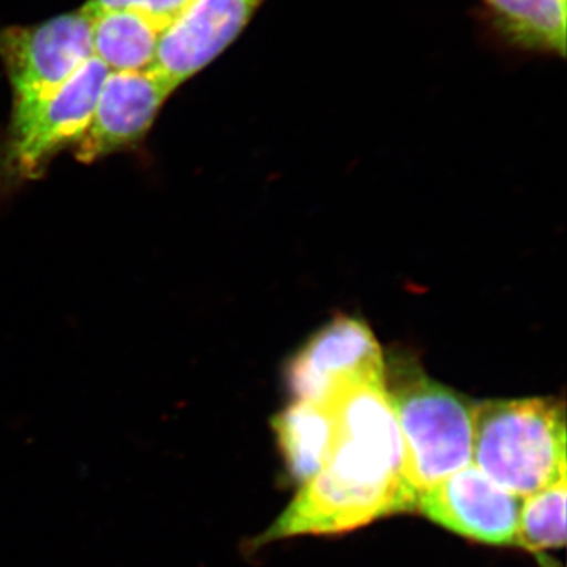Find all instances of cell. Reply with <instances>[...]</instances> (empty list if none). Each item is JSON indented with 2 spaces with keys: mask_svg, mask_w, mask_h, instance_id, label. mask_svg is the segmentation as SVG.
I'll return each mask as SVG.
<instances>
[{
  "mask_svg": "<svg viewBox=\"0 0 567 567\" xmlns=\"http://www.w3.org/2000/svg\"><path fill=\"white\" fill-rule=\"evenodd\" d=\"M327 406L334 417L327 465L257 537V546L286 537L338 535L416 511L402 475L404 443L386 380L352 388Z\"/></svg>",
  "mask_w": 567,
  "mask_h": 567,
  "instance_id": "cell-1",
  "label": "cell"
},
{
  "mask_svg": "<svg viewBox=\"0 0 567 567\" xmlns=\"http://www.w3.org/2000/svg\"><path fill=\"white\" fill-rule=\"evenodd\" d=\"M472 464L522 499L566 480L565 405L555 399L475 405Z\"/></svg>",
  "mask_w": 567,
  "mask_h": 567,
  "instance_id": "cell-2",
  "label": "cell"
},
{
  "mask_svg": "<svg viewBox=\"0 0 567 567\" xmlns=\"http://www.w3.org/2000/svg\"><path fill=\"white\" fill-rule=\"evenodd\" d=\"M402 443L405 486L423 494L472 464L473 409L468 399L413 368H399L388 386Z\"/></svg>",
  "mask_w": 567,
  "mask_h": 567,
  "instance_id": "cell-3",
  "label": "cell"
},
{
  "mask_svg": "<svg viewBox=\"0 0 567 567\" xmlns=\"http://www.w3.org/2000/svg\"><path fill=\"white\" fill-rule=\"evenodd\" d=\"M92 58V18L82 9L2 29L0 59L13 89V122L51 99Z\"/></svg>",
  "mask_w": 567,
  "mask_h": 567,
  "instance_id": "cell-4",
  "label": "cell"
},
{
  "mask_svg": "<svg viewBox=\"0 0 567 567\" xmlns=\"http://www.w3.org/2000/svg\"><path fill=\"white\" fill-rule=\"evenodd\" d=\"M286 379L295 401L327 406L352 388L385 382V361L363 320L339 316L295 353Z\"/></svg>",
  "mask_w": 567,
  "mask_h": 567,
  "instance_id": "cell-5",
  "label": "cell"
},
{
  "mask_svg": "<svg viewBox=\"0 0 567 567\" xmlns=\"http://www.w3.org/2000/svg\"><path fill=\"white\" fill-rule=\"evenodd\" d=\"M522 498L498 486L475 464L464 466L417 496L416 511L477 543H516Z\"/></svg>",
  "mask_w": 567,
  "mask_h": 567,
  "instance_id": "cell-6",
  "label": "cell"
},
{
  "mask_svg": "<svg viewBox=\"0 0 567 567\" xmlns=\"http://www.w3.org/2000/svg\"><path fill=\"white\" fill-rule=\"evenodd\" d=\"M265 0H192L164 29L152 70L174 89L238 39Z\"/></svg>",
  "mask_w": 567,
  "mask_h": 567,
  "instance_id": "cell-7",
  "label": "cell"
},
{
  "mask_svg": "<svg viewBox=\"0 0 567 567\" xmlns=\"http://www.w3.org/2000/svg\"><path fill=\"white\" fill-rule=\"evenodd\" d=\"M107 73V66L93 55L51 99L13 122L11 162L18 169L37 173L52 155L82 140Z\"/></svg>",
  "mask_w": 567,
  "mask_h": 567,
  "instance_id": "cell-8",
  "label": "cell"
},
{
  "mask_svg": "<svg viewBox=\"0 0 567 567\" xmlns=\"http://www.w3.org/2000/svg\"><path fill=\"white\" fill-rule=\"evenodd\" d=\"M175 89L152 69L110 71L87 132L78 142V159L92 163L132 147L152 128Z\"/></svg>",
  "mask_w": 567,
  "mask_h": 567,
  "instance_id": "cell-9",
  "label": "cell"
},
{
  "mask_svg": "<svg viewBox=\"0 0 567 567\" xmlns=\"http://www.w3.org/2000/svg\"><path fill=\"white\" fill-rule=\"evenodd\" d=\"M496 39L529 54L566 58V0H480Z\"/></svg>",
  "mask_w": 567,
  "mask_h": 567,
  "instance_id": "cell-10",
  "label": "cell"
},
{
  "mask_svg": "<svg viewBox=\"0 0 567 567\" xmlns=\"http://www.w3.org/2000/svg\"><path fill=\"white\" fill-rule=\"evenodd\" d=\"M89 17L92 18L93 55L107 70L152 69L159 39L169 22L130 7L100 10Z\"/></svg>",
  "mask_w": 567,
  "mask_h": 567,
  "instance_id": "cell-11",
  "label": "cell"
},
{
  "mask_svg": "<svg viewBox=\"0 0 567 567\" xmlns=\"http://www.w3.org/2000/svg\"><path fill=\"white\" fill-rule=\"evenodd\" d=\"M274 429L279 450L297 483L306 484L322 472L334 439L330 406L295 401L275 417Z\"/></svg>",
  "mask_w": 567,
  "mask_h": 567,
  "instance_id": "cell-12",
  "label": "cell"
},
{
  "mask_svg": "<svg viewBox=\"0 0 567 567\" xmlns=\"http://www.w3.org/2000/svg\"><path fill=\"white\" fill-rule=\"evenodd\" d=\"M566 495L561 480L522 499L514 544L535 555L565 546Z\"/></svg>",
  "mask_w": 567,
  "mask_h": 567,
  "instance_id": "cell-13",
  "label": "cell"
},
{
  "mask_svg": "<svg viewBox=\"0 0 567 567\" xmlns=\"http://www.w3.org/2000/svg\"><path fill=\"white\" fill-rule=\"evenodd\" d=\"M189 2L192 0H89L82 10L91 14L100 10L130 7V9L141 10L159 18V20L171 22Z\"/></svg>",
  "mask_w": 567,
  "mask_h": 567,
  "instance_id": "cell-14",
  "label": "cell"
}]
</instances>
